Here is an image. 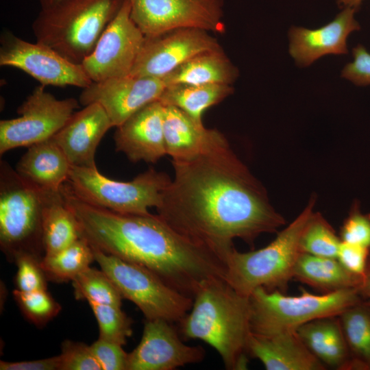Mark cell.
I'll return each instance as SVG.
<instances>
[{"mask_svg": "<svg viewBox=\"0 0 370 370\" xmlns=\"http://www.w3.org/2000/svg\"><path fill=\"white\" fill-rule=\"evenodd\" d=\"M174 177L164 190L158 214L225 262L233 240L252 244L284 223L227 139L188 160H172Z\"/></svg>", "mask_w": 370, "mask_h": 370, "instance_id": "1", "label": "cell"}, {"mask_svg": "<svg viewBox=\"0 0 370 370\" xmlns=\"http://www.w3.org/2000/svg\"><path fill=\"white\" fill-rule=\"evenodd\" d=\"M61 193L79 223L81 237L91 246L144 266L193 298L205 281L225 280L223 260L179 233L158 214H123L95 206L77 197L66 183Z\"/></svg>", "mask_w": 370, "mask_h": 370, "instance_id": "2", "label": "cell"}, {"mask_svg": "<svg viewBox=\"0 0 370 370\" xmlns=\"http://www.w3.org/2000/svg\"><path fill=\"white\" fill-rule=\"evenodd\" d=\"M190 312L179 322L186 339H199L214 347L228 370L245 369L251 334L249 297L235 291L222 278L203 282Z\"/></svg>", "mask_w": 370, "mask_h": 370, "instance_id": "3", "label": "cell"}, {"mask_svg": "<svg viewBox=\"0 0 370 370\" xmlns=\"http://www.w3.org/2000/svg\"><path fill=\"white\" fill-rule=\"evenodd\" d=\"M125 0H62L40 8L32 29L36 42L82 64Z\"/></svg>", "mask_w": 370, "mask_h": 370, "instance_id": "4", "label": "cell"}, {"mask_svg": "<svg viewBox=\"0 0 370 370\" xmlns=\"http://www.w3.org/2000/svg\"><path fill=\"white\" fill-rule=\"evenodd\" d=\"M313 214L311 203L267 246L248 252L234 247L225 260V282L245 297L258 287L285 291L301 253V234Z\"/></svg>", "mask_w": 370, "mask_h": 370, "instance_id": "5", "label": "cell"}, {"mask_svg": "<svg viewBox=\"0 0 370 370\" xmlns=\"http://www.w3.org/2000/svg\"><path fill=\"white\" fill-rule=\"evenodd\" d=\"M249 299L251 332L265 336L296 332L308 322L338 316L347 308L363 301L355 288L322 295L301 288L300 295L288 296L279 290L258 287Z\"/></svg>", "mask_w": 370, "mask_h": 370, "instance_id": "6", "label": "cell"}, {"mask_svg": "<svg viewBox=\"0 0 370 370\" xmlns=\"http://www.w3.org/2000/svg\"><path fill=\"white\" fill-rule=\"evenodd\" d=\"M48 192L25 180L9 164L1 162L0 245L10 261L14 262L22 254L42 258V211Z\"/></svg>", "mask_w": 370, "mask_h": 370, "instance_id": "7", "label": "cell"}, {"mask_svg": "<svg viewBox=\"0 0 370 370\" xmlns=\"http://www.w3.org/2000/svg\"><path fill=\"white\" fill-rule=\"evenodd\" d=\"M171 179L153 169L130 182H120L102 175L97 167L71 166L66 182L73 192L85 201L110 210L132 214H148L157 208Z\"/></svg>", "mask_w": 370, "mask_h": 370, "instance_id": "8", "label": "cell"}, {"mask_svg": "<svg viewBox=\"0 0 370 370\" xmlns=\"http://www.w3.org/2000/svg\"><path fill=\"white\" fill-rule=\"evenodd\" d=\"M91 247L100 269L112 280L123 297L136 304L146 319L180 322L190 310L193 297L168 285L147 268Z\"/></svg>", "mask_w": 370, "mask_h": 370, "instance_id": "9", "label": "cell"}, {"mask_svg": "<svg viewBox=\"0 0 370 370\" xmlns=\"http://www.w3.org/2000/svg\"><path fill=\"white\" fill-rule=\"evenodd\" d=\"M79 101L58 99L41 85L18 108L17 118L0 121V153L29 147L53 137L67 122Z\"/></svg>", "mask_w": 370, "mask_h": 370, "instance_id": "10", "label": "cell"}, {"mask_svg": "<svg viewBox=\"0 0 370 370\" xmlns=\"http://www.w3.org/2000/svg\"><path fill=\"white\" fill-rule=\"evenodd\" d=\"M130 15L145 36L182 28L223 34V0H127Z\"/></svg>", "mask_w": 370, "mask_h": 370, "instance_id": "11", "label": "cell"}, {"mask_svg": "<svg viewBox=\"0 0 370 370\" xmlns=\"http://www.w3.org/2000/svg\"><path fill=\"white\" fill-rule=\"evenodd\" d=\"M0 65L18 69L44 86L84 88L92 82L82 64L70 62L42 44L24 40L9 30L1 34Z\"/></svg>", "mask_w": 370, "mask_h": 370, "instance_id": "12", "label": "cell"}, {"mask_svg": "<svg viewBox=\"0 0 370 370\" xmlns=\"http://www.w3.org/2000/svg\"><path fill=\"white\" fill-rule=\"evenodd\" d=\"M145 40V36L131 17L130 4L125 0L82 65L94 82L129 75Z\"/></svg>", "mask_w": 370, "mask_h": 370, "instance_id": "13", "label": "cell"}, {"mask_svg": "<svg viewBox=\"0 0 370 370\" xmlns=\"http://www.w3.org/2000/svg\"><path fill=\"white\" fill-rule=\"evenodd\" d=\"M211 32L182 28L154 36H145L131 75L163 77L193 56L221 49Z\"/></svg>", "mask_w": 370, "mask_h": 370, "instance_id": "14", "label": "cell"}, {"mask_svg": "<svg viewBox=\"0 0 370 370\" xmlns=\"http://www.w3.org/2000/svg\"><path fill=\"white\" fill-rule=\"evenodd\" d=\"M166 87L163 77L129 75L92 82L83 88L79 103L84 106L99 104L116 127L145 106L158 100Z\"/></svg>", "mask_w": 370, "mask_h": 370, "instance_id": "15", "label": "cell"}, {"mask_svg": "<svg viewBox=\"0 0 370 370\" xmlns=\"http://www.w3.org/2000/svg\"><path fill=\"white\" fill-rule=\"evenodd\" d=\"M171 323L146 319L139 344L128 354L127 370H173L204 360L205 349L185 345Z\"/></svg>", "mask_w": 370, "mask_h": 370, "instance_id": "16", "label": "cell"}, {"mask_svg": "<svg viewBox=\"0 0 370 370\" xmlns=\"http://www.w3.org/2000/svg\"><path fill=\"white\" fill-rule=\"evenodd\" d=\"M164 110L160 101H154L116 127L114 134L116 150L134 163H156L165 156Z\"/></svg>", "mask_w": 370, "mask_h": 370, "instance_id": "17", "label": "cell"}, {"mask_svg": "<svg viewBox=\"0 0 370 370\" xmlns=\"http://www.w3.org/2000/svg\"><path fill=\"white\" fill-rule=\"evenodd\" d=\"M112 127L103 108L98 103H90L75 112L52 138L71 166L95 168L97 148Z\"/></svg>", "mask_w": 370, "mask_h": 370, "instance_id": "18", "label": "cell"}, {"mask_svg": "<svg viewBox=\"0 0 370 370\" xmlns=\"http://www.w3.org/2000/svg\"><path fill=\"white\" fill-rule=\"evenodd\" d=\"M356 9L346 7L330 23L314 29L293 27L289 31V53L296 63L306 66L327 54H346L347 38L359 30Z\"/></svg>", "mask_w": 370, "mask_h": 370, "instance_id": "19", "label": "cell"}, {"mask_svg": "<svg viewBox=\"0 0 370 370\" xmlns=\"http://www.w3.org/2000/svg\"><path fill=\"white\" fill-rule=\"evenodd\" d=\"M247 351L248 355L261 361L267 370L326 369V366L306 347L296 332L269 336L251 333Z\"/></svg>", "mask_w": 370, "mask_h": 370, "instance_id": "20", "label": "cell"}, {"mask_svg": "<svg viewBox=\"0 0 370 370\" xmlns=\"http://www.w3.org/2000/svg\"><path fill=\"white\" fill-rule=\"evenodd\" d=\"M164 136L166 154L172 160L193 159L226 139L219 131L205 127L203 123L171 106H164Z\"/></svg>", "mask_w": 370, "mask_h": 370, "instance_id": "21", "label": "cell"}, {"mask_svg": "<svg viewBox=\"0 0 370 370\" xmlns=\"http://www.w3.org/2000/svg\"><path fill=\"white\" fill-rule=\"evenodd\" d=\"M71 164L51 137L28 147L16 171L23 178L47 191H58L69 180Z\"/></svg>", "mask_w": 370, "mask_h": 370, "instance_id": "22", "label": "cell"}, {"mask_svg": "<svg viewBox=\"0 0 370 370\" xmlns=\"http://www.w3.org/2000/svg\"><path fill=\"white\" fill-rule=\"evenodd\" d=\"M296 332L306 347L325 366L351 369L352 358L338 316L311 321L300 326Z\"/></svg>", "mask_w": 370, "mask_h": 370, "instance_id": "23", "label": "cell"}, {"mask_svg": "<svg viewBox=\"0 0 370 370\" xmlns=\"http://www.w3.org/2000/svg\"><path fill=\"white\" fill-rule=\"evenodd\" d=\"M238 76L237 68L221 48L193 56L163 78L166 86L175 84L232 85Z\"/></svg>", "mask_w": 370, "mask_h": 370, "instance_id": "24", "label": "cell"}, {"mask_svg": "<svg viewBox=\"0 0 370 370\" xmlns=\"http://www.w3.org/2000/svg\"><path fill=\"white\" fill-rule=\"evenodd\" d=\"M293 279L330 293L358 288L362 277L347 270L337 258L301 253L294 268Z\"/></svg>", "mask_w": 370, "mask_h": 370, "instance_id": "25", "label": "cell"}, {"mask_svg": "<svg viewBox=\"0 0 370 370\" xmlns=\"http://www.w3.org/2000/svg\"><path fill=\"white\" fill-rule=\"evenodd\" d=\"M42 230L45 255L56 254L81 238L79 223L65 203L61 188L47 193Z\"/></svg>", "mask_w": 370, "mask_h": 370, "instance_id": "26", "label": "cell"}, {"mask_svg": "<svg viewBox=\"0 0 370 370\" xmlns=\"http://www.w3.org/2000/svg\"><path fill=\"white\" fill-rule=\"evenodd\" d=\"M232 85L221 84H175L166 86L158 101L164 106L183 110L194 120L202 122L205 110L232 95Z\"/></svg>", "mask_w": 370, "mask_h": 370, "instance_id": "27", "label": "cell"}, {"mask_svg": "<svg viewBox=\"0 0 370 370\" xmlns=\"http://www.w3.org/2000/svg\"><path fill=\"white\" fill-rule=\"evenodd\" d=\"M338 317L352 359L359 369H370V307L362 301Z\"/></svg>", "mask_w": 370, "mask_h": 370, "instance_id": "28", "label": "cell"}, {"mask_svg": "<svg viewBox=\"0 0 370 370\" xmlns=\"http://www.w3.org/2000/svg\"><path fill=\"white\" fill-rule=\"evenodd\" d=\"M95 260L90 243L81 237L65 249L44 255L40 266L47 279L55 282L72 281Z\"/></svg>", "mask_w": 370, "mask_h": 370, "instance_id": "29", "label": "cell"}, {"mask_svg": "<svg viewBox=\"0 0 370 370\" xmlns=\"http://www.w3.org/2000/svg\"><path fill=\"white\" fill-rule=\"evenodd\" d=\"M71 282L77 299L121 306L123 296L112 280L101 269L89 267Z\"/></svg>", "mask_w": 370, "mask_h": 370, "instance_id": "30", "label": "cell"}, {"mask_svg": "<svg viewBox=\"0 0 370 370\" xmlns=\"http://www.w3.org/2000/svg\"><path fill=\"white\" fill-rule=\"evenodd\" d=\"M341 243L330 225L314 213L301 234L300 249L301 253L337 258Z\"/></svg>", "mask_w": 370, "mask_h": 370, "instance_id": "31", "label": "cell"}, {"mask_svg": "<svg viewBox=\"0 0 370 370\" xmlns=\"http://www.w3.org/2000/svg\"><path fill=\"white\" fill-rule=\"evenodd\" d=\"M99 325V337L124 345L132 334V320L121 307L88 301Z\"/></svg>", "mask_w": 370, "mask_h": 370, "instance_id": "32", "label": "cell"}, {"mask_svg": "<svg viewBox=\"0 0 370 370\" xmlns=\"http://www.w3.org/2000/svg\"><path fill=\"white\" fill-rule=\"evenodd\" d=\"M13 296L24 316L38 327L45 325L56 317L62 308L47 289L29 292L15 289Z\"/></svg>", "mask_w": 370, "mask_h": 370, "instance_id": "33", "label": "cell"}, {"mask_svg": "<svg viewBox=\"0 0 370 370\" xmlns=\"http://www.w3.org/2000/svg\"><path fill=\"white\" fill-rule=\"evenodd\" d=\"M41 259L31 254H22L15 258L16 289L23 292L47 289V278L40 266Z\"/></svg>", "mask_w": 370, "mask_h": 370, "instance_id": "34", "label": "cell"}, {"mask_svg": "<svg viewBox=\"0 0 370 370\" xmlns=\"http://www.w3.org/2000/svg\"><path fill=\"white\" fill-rule=\"evenodd\" d=\"M60 370H101V367L93 355L90 346L69 340L63 341L61 347Z\"/></svg>", "mask_w": 370, "mask_h": 370, "instance_id": "35", "label": "cell"}, {"mask_svg": "<svg viewBox=\"0 0 370 370\" xmlns=\"http://www.w3.org/2000/svg\"><path fill=\"white\" fill-rule=\"evenodd\" d=\"M90 346L102 370L127 369L128 354L122 345L99 338Z\"/></svg>", "mask_w": 370, "mask_h": 370, "instance_id": "36", "label": "cell"}, {"mask_svg": "<svg viewBox=\"0 0 370 370\" xmlns=\"http://www.w3.org/2000/svg\"><path fill=\"white\" fill-rule=\"evenodd\" d=\"M341 241L370 249V215L355 210L345 221Z\"/></svg>", "mask_w": 370, "mask_h": 370, "instance_id": "37", "label": "cell"}, {"mask_svg": "<svg viewBox=\"0 0 370 370\" xmlns=\"http://www.w3.org/2000/svg\"><path fill=\"white\" fill-rule=\"evenodd\" d=\"M354 60L347 64L341 76L357 86L370 84V53L360 45L352 50Z\"/></svg>", "mask_w": 370, "mask_h": 370, "instance_id": "38", "label": "cell"}, {"mask_svg": "<svg viewBox=\"0 0 370 370\" xmlns=\"http://www.w3.org/2000/svg\"><path fill=\"white\" fill-rule=\"evenodd\" d=\"M370 249L362 246L342 241L338 252L337 260L349 271L363 277Z\"/></svg>", "mask_w": 370, "mask_h": 370, "instance_id": "39", "label": "cell"}, {"mask_svg": "<svg viewBox=\"0 0 370 370\" xmlns=\"http://www.w3.org/2000/svg\"><path fill=\"white\" fill-rule=\"evenodd\" d=\"M1 370H60V357L56 356L47 358L20 361L0 362Z\"/></svg>", "mask_w": 370, "mask_h": 370, "instance_id": "40", "label": "cell"}, {"mask_svg": "<svg viewBox=\"0 0 370 370\" xmlns=\"http://www.w3.org/2000/svg\"><path fill=\"white\" fill-rule=\"evenodd\" d=\"M357 289L363 301L370 299V258L362 282Z\"/></svg>", "mask_w": 370, "mask_h": 370, "instance_id": "41", "label": "cell"}, {"mask_svg": "<svg viewBox=\"0 0 370 370\" xmlns=\"http://www.w3.org/2000/svg\"><path fill=\"white\" fill-rule=\"evenodd\" d=\"M363 0H336L338 5L343 7H350L356 10L360 6Z\"/></svg>", "mask_w": 370, "mask_h": 370, "instance_id": "42", "label": "cell"}, {"mask_svg": "<svg viewBox=\"0 0 370 370\" xmlns=\"http://www.w3.org/2000/svg\"><path fill=\"white\" fill-rule=\"evenodd\" d=\"M38 1L40 5V8H47L52 5H54L57 3H59L60 1L62 0H38Z\"/></svg>", "mask_w": 370, "mask_h": 370, "instance_id": "43", "label": "cell"}, {"mask_svg": "<svg viewBox=\"0 0 370 370\" xmlns=\"http://www.w3.org/2000/svg\"><path fill=\"white\" fill-rule=\"evenodd\" d=\"M365 303L370 307V299L364 301Z\"/></svg>", "mask_w": 370, "mask_h": 370, "instance_id": "44", "label": "cell"}]
</instances>
